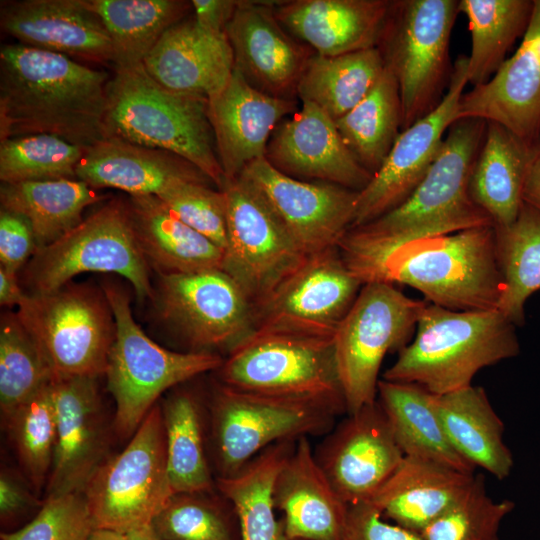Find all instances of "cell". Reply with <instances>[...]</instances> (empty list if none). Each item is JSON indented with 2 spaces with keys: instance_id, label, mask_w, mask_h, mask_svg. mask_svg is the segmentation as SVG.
Segmentation results:
<instances>
[{
  "instance_id": "obj_1",
  "label": "cell",
  "mask_w": 540,
  "mask_h": 540,
  "mask_svg": "<svg viewBox=\"0 0 540 540\" xmlns=\"http://www.w3.org/2000/svg\"><path fill=\"white\" fill-rule=\"evenodd\" d=\"M486 126L487 122L476 118L455 121L431 168L411 195L375 220L349 228L338 251L362 284L371 282L384 260L405 244L493 225L468 192Z\"/></svg>"
},
{
  "instance_id": "obj_2",
  "label": "cell",
  "mask_w": 540,
  "mask_h": 540,
  "mask_svg": "<svg viewBox=\"0 0 540 540\" xmlns=\"http://www.w3.org/2000/svg\"><path fill=\"white\" fill-rule=\"evenodd\" d=\"M111 76L20 43L0 50V141L34 134L88 148L106 138Z\"/></svg>"
},
{
  "instance_id": "obj_3",
  "label": "cell",
  "mask_w": 540,
  "mask_h": 540,
  "mask_svg": "<svg viewBox=\"0 0 540 540\" xmlns=\"http://www.w3.org/2000/svg\"><path fill=\"white\" fill-rule=\"evenodd\" d=\"M515 328L498 309L455 311L426 302L415 338L383 379L415 383L435 395L468 387L481 369L520 353Z\"/></svg>"
},
{
  "instance_id": "obj_4",
  "label": "cell",
  "mask_w": 540,
  "mask_h": 540,
  "mask_svg": "<svg viewBox=\"0 0 540 540\" xmlns=\"http://www.w3.org/2000/svg\"><path fill=\"white\" fill-rule=\"evenodd\" d=\"M106 138L174 153L220 189V165L208 116V99L173 92L156 82L143 63L115 68L107 87Z\"/></svg>"
},
{
  "instance_id": "obj_5",
  "label": "cell",
  "mask_w": 540,
  "mask_h": 540,
  "mask_svg": "<svg viewBox=\"0 0 540 540\" xmlns=\"http://www.w3.org/2000/svg\"><path fill=\"white\" fill-rule=\"evenodd\" d=\"M371 282L404 284L455 311L497 309L502 276L493 225L417 240L394 250Z\"/></svg>"
},
{
  "instance_id": "obj_6",
  "label": "cell",
  "mask_w": 540,
  "mask_h": 540,
  "mask_svg": "<svg viewBox=\"0 0 540 540\" xmlns=\"http://www.w3.org/2000/svg\"><path fill=\"white\" fill-rule=\"evenodd\" d=\"M115 320L105 375L116 411L114 429L133 435L160 395L199 374L218 370L223 359L210 351L180 353L150 339L133 318L130 297L111 283L102 286Z\"/></svg>"
},
{
  "instance_id": "obj_7",
  "label": "cell",
  "mask_w": 540,
  "mask_h": 540,
  "mask_svg": "<svg viewBox=\"0 0 540 540\" xmlns=\"http://www.w3.org/2000/svg\"><path fill=\"white\" fill-rule=\"evenodd\" d=\"M220 366L222 384L266 396L299 399L347 412L334 337L254 331Z\"/></svg>"
},
{
  "instance_id": "obj_8",
  "label": "cell",
  "mask_w": 540,
  "mask_h": 540,
  "mask_svg": "<svg viewBox=\"0 0 540 540\" xmlns=\"http://www.w3.org/2000/svg\"><path fill=\"white\" fill-rule=\"evenodd\" d=\"M459 12V0L392 1L378 48L398 84L402 130L434 110L446 93Z\"/></svg>"
},
{
  "instance_id": "obj_9",
  "label": "cell",
  "mask_w": 540,
  "mask_h": 540,
  "mask_svg": "<svg viewBox=\"0 0 540 540\" xmlns=\"http://www.w3.org/2000/svg\"><path fill=\"white\" fill-rule=\"evenodd\" d=\"M16 314L33 336L54 378L105 374L115 320L103 289L71 284L26 294Z\"/></svg>"
},
{
  "instance_id": "obj_10",
  "label": "cell",
  "mask_w": 540,
  "mask_h": 540,
  "mask_svg": "<svg viewBox=\"0 0 540 540\" xmlns=\"http://www.w3.org/2000/svg\"><path fill=\"white\" fill-rule=\"evenodd\" d=\"M85 272L126 278L139 300L152 298L149 265L141 253L126 202L112 200L55 242L37 248L23 278L32 294L55 291Z\"/></svg>"
},
{
  "instance_id": "obj_11",
  "label": "cell",
  "mask_w": 540,
  "mask_h": 540,
  "mask_svg": "<svg viewBox=\"0 0 540 540\" xmlns=\"http://www.w3.org/2000/svg\"><path fill=\"white\" fill-rule=\"evenodd\" d=\"M83 495L94 528L126 534L151 525L174 495L161 407L151 409L121 453L100 465Z\"/></svg>"
},
{
  "instance_id": "obj_12",
  "label": "cell",
  "mask_w": 540,
  "mask_h": 540,
  "mask_svg": "<svg viewBox=\"0 0 540 540\" xmlns=\"http://www.w3.org/2000/svg\"><path fill=\"white\" fill-rule=\"evenodd\" d=\"M425 304L390 283L363 284L334 335L347 414L377 401L382 361L407 345Z\"/></svg>"
},
{
  "instance_id": "obj_13",
  "label": "cell",
  "mask_w": 540,
  "mask_h": 540,
  "mask_svg": "<svg viewBox=\"0 0 540 540\" xmlns=\"http://www.w3.org/2000/svg\"><path fill=\"white\" fill-rule=\"evenodd\" d=\"M338 414L326 404L249 393L221 384L211 406L220 477L237 473L274 444L331 430Z\"/></svg>"
},
{
  "instance_id": "obj_14",
  "label": "cell",
  "mask_w": 540,
  "mask_h": 540,
  "mask_svg": "<svg viewBox=\"0 0 540 540\" xmlns=\"http://www.w3.org/2000/svg\"><path fill=\"white\" fill-rule=\"evenodd\" d=\"M362 286L338 248L308 256L253 306L255 331L332 338Z\"/></svg>"
},
{
  "instance_id": "obj_15",
  "label": "cell",
  "mask_w": 540,
  "mask_h": 540,
  "mask_svg": "<svg viewBox=\"0 0 540 540\" xmlns=\"http://www.w3.org/2000/svg\"><path fill=\"white\" fill-rule=\"evenodd\" d=\"M227 245L222 270L254 306L307 257L297 248L260 196L241 178L224 179Z\"/></svg>"
},
{
  "instance_id": "obj_16",
  "label": "cell",
  "mask_w": 540,
  "mask_h": 540,
  "mask_svg": "<svg viewBox=\"0 0 540 540\" xmlns=\"http://www.w3.org/2000/svg\"><path fill=\"white\" fill-rule=\"evenodd\" d=\"M159 276V315L196 351L229 352L255 331L252 303L222 269Z\"/></svg>"
},
{
  "instance_id": "obj_17",
  "label": "cell",
  "mask_w": 540,
  "mask_h": 540,
  "mask_svg": "<svg viewBox=\"0 0 540 540\" xmlns=\"http://www.w3.org/2000/svg\"><path fill=\"white\" fill-rule=\"evenodd\" d=\"M238 177L260 196L306 257L338 248L353 223L357 191L293 178L265 157L249 163Z\"/></svg>"
},
{
  "instance_id": "obj_18",
  "label": "cell",
  "mask_w": 540,
  "mask_h": 540,
  "mask_svg": "<svg viewBox=\"0 0 540 540\" xmlns=\"http://www.w3.org/2000/svg\"><path fill=\"white\" fill-rule=\"evenodd\" d=\"M467 69L468 56L460 55L439 105L400 132L382 165L358 192L351 227L366 224L398 207L424 179L445 133L457 121L460 98L468 83Z\"/></svg>"
},
{
  "instance_id": "obj_19",
  "label": "cell",
  "mask_w": 540,
  "mask_h": 540,
  "mask_svg": "<svg viewBox=\"0 0 540 540\" xmlns=\"http://www.w3.org/2000/svg\"><path fill=\"white\" fill-rule=\"evenodd\" d=\"M314 455L348 506L369 502L405 457L377 401L349 413Z\"/></svg>"
},
{
  "instance_id": "obj_20",
  "label": "cell",
  "mask_w": 540,
  "mask_h": 540,
  "mask_svg": "<svg viewBox=\"0 0 540 540\" xmlns=\"http://www.w3.org/2000/svg\"><path fill=\"white\" fill-rule=\"evenodd\" d=\"M56 441L47 497L83 493L107 459V430L97 378L57 377L52 381Z\"/></svg>"
},
{
  "instance_id": "obj_21",
  "label": "cell",
  "mask_w": 540,
  "mask_h": 540,
  "mask_svg": "<svg viewBox=\"0 0 540 540\" xmlns=\"http://www.w3.org/2000/svg\"><path fill=\"white\" fill-rule=\"evenodd\" d=\"M497 123L525 142L540 145V0L516 52L485 83L460 98L457 120Z\"/></svg>"
},
{
  "instance_id": "obj_22",
  "label": "cell",
  "mask_w": 540,
  "mask_h": 540,
  "mask_svg": "<svg viewBox=\"0 0 540 540\" xmlns=\"http://www.w3.org/2000/svg\"><path fill=\"white\" fill-rule=\"evenodd\" d=\"M278 1H244L225 34L232 47L235 68L258 90L293 99L309 58L315 53L298 42L277 20Z\"/></svg>"
},
{
  "instance_id": "obj_23",
  "label": "cell",
  "mask_w": 540,
  "mask_h": 540,
  "mask_svg": "<svg viewBox=\"0 0 540 540\" xmlns=\"http://www.w3.org/2000/svg\"><path fill=\"white\" fill-rule=\"evenodd\" d=\"M265 158L293 178L333 183L357 192L373 176L346 146L335 120L308 101L276 127Z\"/></svg>"
},
{
  "instance_id": "obj_24",
  "label": "cell",
  "mask_w": 540,
  "mask_h": 540,
  "mask_svg": "<svg viewBox=\"0 0 540 540\" xmlns=\"http://www.w3.org/2000/svg\"><path fill=\"white\" fill-rule=\"evenodd\" d=\"M1 29L18 43L97 63H113L110 36L87 0H10Z\"/></svg>"
},
{
  "instance_id": "obj_25",
  "label": "cell",
  "mask_w": 540,
  "mask_h": 540,
  "mask_svg": "<svg viewBox=\"0 0 540 540\" xmlns=\"http://www.w3.org/2000/svg\"><path fill=\"white\" fill-rule=\"evenodd\" d=\"M296 111L294 99L258 90L234 68L224 89L208 99V116L225 179L237 178L249 163L265 157L280 121Z\"/></svg>"
},
{
  "instance_id": "obj_26",
  "label": "cell",
  "mask_w": 540,
  "mask_h": 540,
  "mask_svg": "<svg viewBox=\"0 0 540 540\" xmlns=\"http://www.w3.org/2000/svg\"><path fill=\"white\" fill-rule=\"evenodd\" d=\"M388 0L278 1L274 13L295 39L316 54L337 56L378 47L389 16Z\"/></svg>"
},
{
  "instance_id": "obj_27",
  "label": "cell",
  "mask_w": 540,
  "mask_h": 540,
  "mask_svg": "<svg viewBox=\"0 0 540 540\" xmlns=\"http://www.w3.org/2000/svg\"><path fill=\"white\" fill-rule=\"evenodd\" d=\"M147 73L177 93L217 95L235 68L226 34L202 28L195 18L171 26L143 61Z\"/></svg>"
},
{
  "instance_id": "obj_28",
  "label": "cell",
  "mask_w": 540,
  "mask_h": 540,
  "mask_svg": "<svg viewBox=\"0 0 540 540\" xmlns=\"http://www.w3.org/2000/svg\"><path fill=\"white\" fill-rule=\"evenodd\" d=\"M273 497L291 540H342L348 505L318 464L308 437L296 441L283 463Z\"/></svg>"
},
{
  "instance_id": "obj_29",
  "label": "cell",
  "mask_w": 540,
  "mask_h": 540,
  "mask_svg": "<svg viewBox=\"0 0 540 540\" xmlns=\"http://www.w3.org/2000/svg\"><path fill=\"white\" fill-rule=\"evenodd\" d=\"M76 178L94 189H119L130 196H160L181 183L211 182L174 153L111 137L85 148Z\"/></svg>"
},
{
  "instance_id": "obj_30",
  "label": "cell",
  "mask_w": 540,
  "mask_h": 540,
  "mask_svg": "<svg viewBox=\"0 0 540 540\" xmlns=\"http://www.w3.org/2000/svg\"><path fill=\"white\" fill-rule=\"evenodd\" d=\"M475 475L405 456L369 501L383 517L421 533L466 492Z\"/></svg>"
},
{
  "instance_id": "obj_31",
  "label": "cell",
  "mask_w": 540,
  "mask_h": 540,
  "mask_svg": "<svg viewBox=\"0 0 540 540\" xmlns=\"http://www.w3.org/2000/svg\"><path fill=\"white\" fill-rule=\"evenodd\" d=\"M539 154L540 145H531L505 127L487 122L469 177L468 192L495 227L516 220L529 169Z\"/></svg>"
},
{
  "instance_id": "obj_32",
  "label": "cell",
  "mask_w": 540,
  "mask_h": 540,
  "mask_svg": "<svg viewBox=\"0 0 540 540\" xmlns=\"http://www.w3.org/2000/svg\"><path fill=\"white\" fill-rule=\"evenodd\" d=\"M126 203L138 247L159 274L222 269L224 250L181 221L160 198L130 196Z\"/></svg>"
},
{
  "instance_id": "obj_33",
  "label": "cell",
  "mask_w": 540,
  "mask_h": 540,
  "mask_svg": "<svg viewBox=\"0 0 540 540\" xmlns=\"http://www.w3.org/2000/svg\"><path fill=\"white\" fill-rule=\"evenodd\" d=\"M434 404L451 445L467 463L498 480L511 474L514 458L504 442L505 426L482 387L434 394Z\"/></svg>"
},
{
  "instance_id": "obj_34",
  "label": "cell",
  "mask_w": 540,
  "mask_h": 540,
  "mask_svg": "<svg viewBox=\"0 0 540 540\" xmlns=\"http://www.w3.org/2000/svg\"><path fill=\"white\" fill-rule=\"evenodd\" d=\"M377 397L405 456L474 474L475 468L451 445L437 414L433 393L415 383L381 379Z\"/></svg>"
},
{
  "instance_id": "obj_35",
  "label": "cell",
  "mask_w": 540,
  "mask_h": 540,
  "mask_svg": "<svg viewBox=\"0 0 540 540\" xmlns=\"http://www.w3.org/2000/svg\"><path fill=\"white\" fill-rule=\"evenodd\" d=\"M106 198V194L79 179L2 183L0 188L1 209L29 223L37 248L75 228L83 221L82 213L88 206Z\"/></svg>"
},
{
  "instance_id": "obj_36",
  "label": "cell",
  "mask_w": 540,
  "mask_h": 540,
  "mask_svg": "<svg viewBox=\"0 0 540 540\" xmlns=\"http://www.w3.org/2000/svg\"><path fill=\"white\" fill-rule=\"evenodd\" d=\"M295 443L274 444L237 473L217 479V488L234 507L241 540H291L283 521H278L275 515L273 488L277 474Z\"/></svg>"
},
{
  "instance_id": "obj_37",
  "label": "cell",
  "mask_w": 540,
  "mask_h": 540,
  "mask_svg": "<svg viewBox=\"0 0 540 540\" xmlns=\"http://www.w3.org/2000/svg\"><path fill=\"white\" fill-rule=\"evenodd\" d=\"M385 66L378 47L337 56L314 53L299 80L297 96L336 121L371 91Z\"/></svg>"
},
{
  "instance_id": "obj_38",
  "label": "cell",
  "mask_w": 540,
  "mask_h": 540,
  "mask_svg": "<svg viewBox=\"0 0 540 540\" xmlns=\"http://www.w3.org/2000/svg\"><path fill=\"white\" fill-rule=\"evenodd\" d=\"M112 42L115 68L142 64L162 35L180 22L191 2L180 0H87Z\"/></svg>"
},
{
  "instance_id": "obj_39",
  "label": "cell",
  "mask_w": 540,
  "mask_h": 540,
  "mask_svg": "<svg viewBox=\"0 0 540 540\" xmlns=\"http://www.w3.org/2000/svg\"><path fill=\"white\" fill-rule=\"evenodd\" d=\"M533 0H459L468 20L471 50L468 83L488 81L506 60V54L528 28Z\"/></svg>"
},
{
  "instance_id": "obj_40",
  "label": "cell",
  "mask_w": 540,
  "mask_h": 540,
  "mask_svg": "<svg viewBox=\"0 0 540 540\" xmlns=\"http://www.w3.org/2000/svg\"><path fill=\"white\" fill-rule=\"evenodd\" d=\"M335 123L349 150L374 174L402 131V104L393 72L385 66L371 91Z\"/></svg>"
},
{
  "instance_id": "obj_41",
  "label": "cell",
  "mask_w": 540,
  "mask_h": 540,
  "mask_svg": "<svg viewBox=\"0 0 540 540\" xmlns=\"http://www.w3.org/2000/svg\"><path fill=\"white\" fill-rule=\"evenodd\" d=\"M494 228L503 281L497 309L521 326L527 299L540 289V213L523 202L513 223Z\"/></svg>"
},
{
  "instance_id": "obj_42",
  "label": "cell",
  "mask_w": 540,
  "mask_h": 540,
  "mask_svg": "<svg viewBox=\"0 0 540 540\" xmlns=\"http://www.w3.org/2000/svg\"><path fill=\"white\" fill-rule=\"evenodd\" d=\"M161 410L173 494L211 491L213 479L205 455L198 400L188 391H178L167 397Z\"/></svg>"
},
{
  "instance_id": "obj_43",
  "label": "cell",
  "mask_w": 540,
  "mask_h": 540,
  "mask_svg": "<svg viewBox=\"0 0 540 540\" xmlns=\"http://www.w3.org/2000/svg\"><path fill=\"white\" fill-rule=\"evenodd\" d=\"M53 379L48 360L16 312L2 315L0 407L4 418Z\"/></svg>"
},
{
  "instance_id": "obj_44",
  "label": "cell",
  "mask_w": 540,
  "mask_h": 540,
  "mask_svg": "<svg viewBox=\"0 0 540 540\" xmlns=\"http://www.w3.org/2000/svg\"><path fill=\"white\" fill-rule=\"evenodd\" d=\"M85 148L57 136L34 134L0 141L2 183L77 179Z\"/></svg>"
},
{
  "instance_id": "obj_45",
  "label": "cell",
  "mask_w": 540,
  "mask_h": 540,
  "mask_svg": "<svg viewBox=\"0 0 540 540\" xmlns=\"http://www.w3.org/2000/svg\"><path fill=\"white\" fill-rule=\"evenodd\" d=\"M6 423L21 465L36 488L48 479L56 441L52 382L20 404Z\"/></svg>"
},
{
  "instance_id": "obj_46",
  "label": "cell",
  "mask_w": 540,
  "mask_h": 540,
  "mask_svg": "<svg viewBox=\"0 0 540 540\" xmlns=\"http://www.w3.org/2000/svg\"><path fill=\"white\" fill-rule=\"evenodd\" d=\"M514 507L512 500H493L483 476L475 475L462 497L420 535L423 540H499L500 526Z\"/></svg>"
},
{
  "instance_id": "obj_47",
  "label": "cell",
  "mask_w": 540,
  "mask_h": 540,
  "mask_svg": "<svg viewBox=\"0 0 540 540\" xmlns=\"http://www.w3.org/2000/svg\"><path fill=\"white\" fill-rule=\"evenodd\" d=\"M201 493L174 494L153 519L159 540H231L222 514Z\"/></svg>"
},
{
  "instance_id": "obj_48",
  "label": "cell",
  "mask_w": 540,
  "mask_h": 540,
  "mask_svg": "<svg viewBox=\"0 0 540 540\" xmlns=\"http://www.w3.org/2000/svg\"><path fill=\"white\" fill-rule=\"evenodd\" d=\"M185 224L225 250L227 204L222 190L207 183L185 182L157 196Z\"/></svg>"
},
{
  "instance_id": "obj_49",
  "label": "cell",
  "mask_w": 540,
  "mask_h": 540,
  "mask_svg": "<svg viewBox=\"0 0 540 540\" xmlns=\"http://www.w3.org/2000/svg\"><path fill=\"white\" fill-rule=\"evenodd\" d=\"M94 529L83 493L47 497L37 515L1 540H87Z\"/></svg>"
},
{
  "instance_id": "obj_50",
  "label": "cell",
  "mask_w": 540,
  "mask_h": 540,
  "mask_svg": "<svg viewBox=\"0 0 540 540\" xmlns=\"http://www.w3.org/2000/svg\"><path fill=\"white\" fill-rule=\"evenodd\" d=\"M342 540H423L420 533L383 519L370 502L348 506Z\"/></svg>"
},
{
  "instance_id": "obj_51",
  "label": "cell",
  "mask_w": 540,
  "mask_h": 540,
  "mask_svg": "<svg viewBox=\"0 0 540 540\" xmlns=\"http://www.w3.org/2000/svg\"><path fill=\"white\" fill-rule=\"evenodd\" d=\"M37 244L29 223L21 216L0 211V267L17 274L36 252Z\"/></svg>"
},
{
  "instance_id": "obj_52",
  "label": "cell",
  "mask_w": 540,
  "mask_h": 540,
  "mask_svg": "<svg viewBox=\"0 0 540 540\" xmlns=\"http://www.w3.org/2000/svg\"><path fill=\"white\" fill-rule=\"evenodd\" d=\"M240 0H193L191 1L196 22L205 30L225 34Z\"/></svg>"
},
{
  "instance_id": "obj_53",
  "label": "cell",
  "mask_w": 540,
  "mask_h": 540,
  "mask_svg": "<svg viewBox=\"0 0 540 540\" xmlns=\"http://www.w3.org/2000/svg\"><path fill=\"white\" fill-rule=\"evenodd\" d=\"M32 497L20 480L2 471L0 476V514L7 519L32 504Z\"/></svg>"
},
{
  "instance_id": "obj_54",
  "label": "cell",
  "mask_w": 540,
  "mask_h": 540,
  "mask_svg": "<svg viewBox=\"0 0 540 540\" xmlns=\"http://www.w3.org/2000/svg\"><path fill=\"white\" fill-rule=\"evenodd\" d=\"M26 293L18 284L17 274L0 267V304L5 307H18Z\"/></svg>"
},
{
  "instance_id": "obj_55",
  "label": "cell",
  "mask_w": 540,
  "mask_h": 540,
  "mask_svg": "<svg viewBox=\"0 0 540 540\" xmlns=\"http://www.w3.org/2000/svg\"><path fill=\"white\" fill-rule=\"evenodd\" d=\"M523 202L540 213V154L529 169L523 190Z\"/></svg>"
},
{
  "instance_id": "obj_56",
  "label": "cell",
  "mask_w": 540,
  "mask_h": 540,
  "mask_svg": "<svg viewBox=\"0 0 540 540\" xmlns=\"http://www.w3.org/2000/svg\"><path fill=\"white\" fill-rule=\"evenodd\" d=\"M125 540H159L151 525L135 529L125 534Z\"/></svg>"
},
{
  "instance_id": "obj_57",
  "label": "cell",
  "mask_w": 540,
  "mask_h": 540,
  "mask_svg": "<svg viewBox=\"0 0 540 540\" xmlns=\"http://www.w3.org/2000/svg\"><path fill=\"white\" fill-rule=\"evenodd\" d=\"M87 540H125V534L108 529L94 528Z\"/></svg>"
}]
</instances>
